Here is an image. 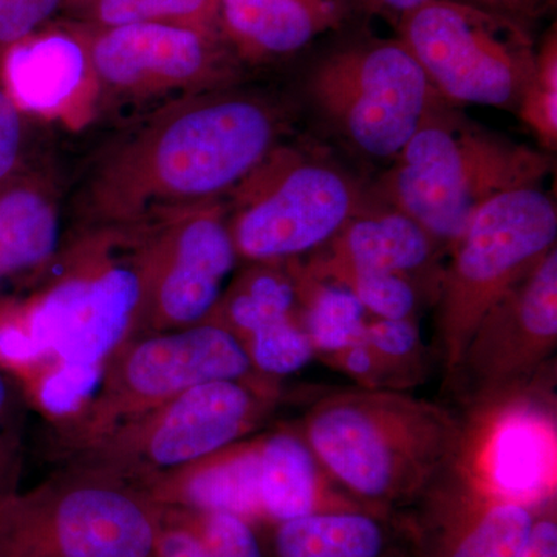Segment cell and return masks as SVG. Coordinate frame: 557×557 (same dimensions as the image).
<instances>
[{"label":"cell","mask_w":557,"mask_h":557,"mask_svg":"<svg viewBox=\"0 0 557 557\" xmlns=\"http://www.w3.org/2000/svg\"><path fill=\"white\" fill-rule=\"evenodd\" d=\"M148 225V284L134 336L208 321L239 263L225 200L183 209Z\"/></svg>","instance_id":"5bb4252c"},{"label":"cell","mask_w":557,"mask_h":557,"mask_svg":"<svg viewBox=\"0 0 557 557\" xmlns=\"http://www.w3.org/2000/svg\"><path fill=\"white\" fill-rule=\"evenodd\" d=\"M67 183L42 159L0 189V306L16 285H35L67 240Z\"/></svg>","instance_id":"e0dca14e"},{"label":"cell","mask_w":557,"mask_h":557,"mask_svg":"<svg viewBox=\"0 0 557 557\" xmlns=\"http://www.w3.org/2000/svg\"><path fill=\"white\" fill-rule=\"evenodd\" d=\"M5 75L14 97L30 113L62 108L90 81L79 33L53 22L7 54Z\"/></svg>","instance_id":"44dd1931"},{"label":"cell","mask_w":557,"mask_h":557,"mask_svg":"<svg viewBox=\"0 0 557 557\" xmlns=\"http://www.w3.org/2000/svg\"><path fill=\"white\" fill-rule=\"evenodd\" d=\"M160 512L135 487L65 468L0 497V557H153Z\"/></svg>","instance_id":"ba28073f"},{"label":"cell","mask_w":557,"mask_h":557,"mask_svg":"<svg viewBox=\"0 0 557 557\" xmlns=\"http://www.w3.org/2000/svg\"><path fill=\"white\" fill-rule=\"evenodd\" d=\"M249 361L259 375L281 381L309 366L314 358L313 344L299 318H287L242 341Z\"/></svg>","instance_id":"f1b7e54d"},{"label":"cell","mask_w":557,"mask_h":557,"mask_svg":"<svg viewBox=\"0 0 557 557\" xmlns=\"http://www.w3.org/2000/svg\"><path fill=\"white\" fill-rule=\"evenodd\" d=\"M519 557H557L556 497L549 498L537 508Z\"/></svg>","instance_id":"8d00e7d4"},{"label":"cell","mask_w":557,"mask_h":557,"mask_svg":"<svg viewBox=\"0 0 557 557\" xmlns=\"http://www.w3.org/2000/svg\"><path fill=\"white\" fill-rule=\"evenodd\" d=\"M445 248L405 212L381 203L348 220L325 247L313 255L357 269L384 271L413 278L437 299Z\"/></svg>","instance_id":"ac0fdd59"},{"label":"cell","mask_w":557,"mask_h":557,"mask_svg":"<svg viewBox=\"0 0 557 557\" xmlns=\"http://www.w3.org/2000/svg\"><path fill=\"white\" fill-rule=\"evenodd\" d=\"M260 438L233 443L168 475L146 491L157 507L230 512L267 525L260 502Z\"/></svg>","instance_id":"ffe728a7"},{"label":"cell","mask_w":557,"mask_h":557,"mask_svg":"<svg viewBox=\"0 0 557 557\" xmlns=\"http://www.w3.org/2000/svg\"><path fill=\"white\" fill-rule=\"evenodd\" d=\"M307 97L339 137L370 159L394 160L442 98L398 38L348 39L322 54Z\"/></svg>","instance_id":"8fae6325"},{"label":"cell","mask_w":557,"mask_h":557,"mask_svg":"<svg viewBox=\"0 0 557 557\" xmlns=\"http://www.w3.org/2000/svg\"><path fill=\"white\" fill-rule=\"evenodd\" d=\"M67 0H0V60L21 42L49 27Z\"/></svg>","instance_id":"d6a6232c"},{"label":"cell","mask_w":557,"mask_h":557,"mask_svg":"<svg viewBox=\"0 0 557 557\" xmlns=\"http://www.w3.org/2000/svg\"><path fill=\"white\" fill-rule=\"evenodd\" d=\"M557 348V247L494 304L446 379L469 417L530 395Z\"/></svg>","instance_id":"4fadbf2b"},{"label":"cell","mask_w":557,"mask_h":557,"mask_svg":"<svg viewBox=\"0 0 557 557\" xmlns=\"http://www.w3.org/2000/svg\"><path fill=\"white\" fill-rule=\"evenodd\" d=\"M212 0H67L57 22L108 30L149 22L211 25Z\"/></svg>","instance_id":"484cf974"},{"label":"cell","mask_w":557,"mask_h":557,"mask_svg":"<svg viewBox=\"0 0 557 557\" xmlns=\"http://www.w3.org/2000/svg\"><path fill=\"white\" fill-rule=\"evenodd\" d=\"M438 100L380 178L379 200L450 247L487 201L541 186L552 153L480 126Z\"/></svg>","instance_id":"277c9868"},{"label":"cell","mask_w":557,"mask_h":557,"mask_svg":"<svg viewBox=\"0 0 557 557\" xmlns=\"http://www.w3.org/2000/svg\"><path fill=\"white\" fill-rule=\"evenodd\" d=\"M311 276L346 288L372 318L417 319L423 296L431 295L413 278L384 271L357 269L318 255L300 259Z\"/></svg>","instance_id":"d4e9b609"},{"label":"cell","mask_w":557,"mask_h":557,"mask_svg":"<svg viewBox=\"0 0 557 557\" xmlns=\"http://www.w3.org/2000/svg\"><path fill=\"white\" fill-rule=\"evenodd\" d=\"M260 502L267 525L322 512L370 511L330 475L296 426L260 438Z\"/></svg>","instance_id":"d6986e66"},{"label":"cell","mask_w":557,"mask_h":557,"mask_svg":"<svg viewBox=\"0 0 557 557\" xmlns=\"http://www.w3.org/2000/svg\"><path fill=\"white\" fill-rule=\"evenodd\" d=\"M361 2L369 14H379V16L391 22L392 27H395L399 17L418 9L423 3L432 2V0H361ZM461 2L478 3V5L505 11V13L512 14V16L519 17V20L530 25L534 22L530 11L519 0H461Z\"/></svg>","instance_id":"d590c367"},{"label":"cell","mask_w":557,"mask_h":557,"mask_svg":"<svg viewBox=\"0 0 557 557\" xmlns=\"http://www.w3.org/2000/svg\"><path fill=\"white\" fill-rule=\"evenodd\" d=\"M362 339L386 366L395 391L418 386L428 372V348L417 319L372 318Z\"/></svg>","instance_id":"4316f807"},{"label":"cell","mask_w":557,"mask_h":557,"mask_svg":"<svg viewBox=\"0 0 557 557\" xmlns=\"http://www.w3.org/2000/svg\"><path fill=\"white\" fill-rule=\"evenodd\" d=\"M148 256L149 225L69 233L32 298L17 309L0 306L24 339L30 364L54 355L64 368L101 370L137 333Z\"/></svg>","instance_id":"3957f363"},{"label":"cell","mask_w":557,"mask_h":557,"mask_svg":"<svg viewBox=\"0 0 557 557\" xmlns=\"http://www.w3.org/2000/svg\"><path fill=\"white\" fill-rule=\"evenodd\" d=\"M22 409L21 388L0 366V497L20 487Z\"/></svg>","instance_id":"1f68e13d"},{"label":"cell","mask_w":557,"mask_h":557,"mask_svg":"<svg viewBox=\"0 0 557 557\" xmlns=\"http://www.w3.org/2000/svg\"><path fill=\"white\" fill-rule=\"evenodd\" d=\"M394 28L442 100L516 113L536 64L530 24L478 3L432 0Z\"/></svg>","instance_id":"30bf717a"},{"label":"cell","mask_w":557,"mask_h":557,"mask_svg":"<svg viewBox=\"0 0 557 557\" xmlns=\"http://www.w3.org/2000/svg\"><path fill=\"white\" fill-rule=\"evenodd\" d=\"M295 115L287 98L245 83L143 112L106 138L67 183L69 233L148 225L225 200L287 141Z\"/></svg>","instance_id":"6da1fadb"},{"label":"cell","mask_w":557,"mask_h":557,"mask_svg":"<svg viewBox=\"0 0 557 557\" xmlns=\"http://www.w3.org/2000/svg\"><path fill=\"white\" fill-rule=\"evenodd\" d=\"M299 434L370 511L410 507L460 457L463 420L401 391L341 388L311 403Z\"/></svg>","instance_id":"7a4b0ae2"},{"label":"cell","mask_w":557,"mask_h":557,"mask_svg":"<svg viewBox=\"0 0 557 557\" xmlns=\"http://www.w3.org/2000/svg\"><path fill=\"white\" fill-rule=\"evenodd\" d=\"M557 209L541 186L500 194L449 247L440 276L435 339L445 379L487 310L556 248Z\"/></svg>","instance_id":"52a82bcc"},{"label":"cell","mask_w":557,"mask_h":557,"mask_svg":"<svg viewBox=\"0 0 557 557\" xmlns=\"http://www.w3.org/2000/svg\"><path fill=\"white\" fill-rule=\"evenodd\" d=\"M225 205L237 258L247 263L307 258L372 208L338 161L288 139L231 190Z\"/></svg>","instance_id":"8992f818"},{"label":"cell","mask_w":557,"mask_h":557,"mask_svg":"<svg viewBox=\"0 0 557 557\" xmlns=\"http://www.w3.org/2000/svg\"><path fill=\"white\" fill-rule=\"evenodd\" d=\"M287 318H299L298 292L288 263H248L226 285L208 321L244 341Z\"/></svg>","instance_id":"603a6c76"},{"label":"cell","mask_w":557,"mask_h":557,"mask_svg":"<svg viewBox=\"0 0 557 557\" xmlns=\"http://www.w3.org/2000/svg\"><path fill=\"white\" fill-rule=\"evenodd\" d=\"M329 368L348 376L358 387L369 391H395L386 366L364 339L318 357Z\"/></svg>","instance_id":"836d02e7"},{"label":"cell","mask_w":557,"mask_h":557,"mask_svg":"<svg viewBox=\"0 0 557 557\" xmlns=\"http://www.w3.org/2000/svg\"><path fill=\"white\" fill-rule=\"evenodd\" d=\"M391 516L336 511L271 525L270 557H406Z\"/></svg>","instance_id":"7402d4cb"},{"label":"cell","mask_w":557,"mask_h":557,"mask_svg":"<svg viewBox=\"0 0 557 557\" xmlns=\"http://www.w3.org/2000/svg\"><path fill=\"white\" fill-rule=\"evenodd\" d=\"M278 383L259 376L200 384L57 453L67 468L145 494L180 469L255 434L276 409Z\"/></svg>","instance_id":"5b68a950"},{"label":"cell","mask_w":557,"mask_h":557,"mask_svg":"<svg viewBox=\"0 0 557 557\" xmlns=\"http://www.w3.org/2000/svg\"><path fill=\"white\" fill-rule=\"evenodd\" d=\"M38 134L32 113L14 97L0 60V189L20 178L44 157L39 156Z\"/></svg>","instance_id":"f546056e"},{"label":"cell","mask_w":557,"mask_h":557,"mask_svg":"<svg viewBox=\"0 0 557 557\" xmlns=\"http://www.w3.org/2000/svg\"><path fill=\"white\" fill-rule=\"evenodd\" d=\"M361 0H212L211 22L245 69L296 57L366 16Z\"/></svg>","instance_id":"2e32d148"},{"label":"cell","mask_w":557,"mask_h":557,"mask_svg":"<svg viewBox=\"0 0 557 557\" xmlns=\"http://www.w3.org/2000/svg\"><path fill=\"white\" fill-rule=\"evenodd\" d=\"M244 344L214 321L124 341L78 410L54 420L57 450L86 442L211 381L255 380Z\"/></svg>","instance_id":"9c48e42d"},{"label":"cell","mask_w":557,"mask_h":557,"mask_svg":"<svg viewBox=\"0 0 557 557\" xmlns=\"http://www.w3.org/2000/svg\"><path fill=\"white\" fill-rule=\"evenodd\" d=\"M72 27L83 39L90 79L101 100L153 109L245 83L247 69L211 25L149 22L108 30Z\"/></svg>","instance_id":"7c38bea8"},{"label":"cell","mask_w":557,"mask_h":557,"mask_svg":"<svg viewBox=\"0 0 557 557\" xmlns=\"http://www.w3.org/2000/svg\"><path fill=\"white\" fill-rule=\"evenodd\" d=\"M153 557H211V555L190 528L161 509Z\"/></svg>","instance_id":"e575fe53"},{"label":"cell","mask_w":557,"mask_h":557,"mask_svg":"<svg viewBox=\"0 0 557 557\" xmlns=\"http://www.w3.org/2000/svg\"><path fill=\"white\" fill-rule=\"evenodd\" d=\"M190 528L211 557H269L256 525L230 512L186 511L161 508Z\"/></svg>","instance_id":"4dcf8cb0"},{"label":"cell","mask_w":557,"mask_h":557,"mask_svg":"<svg viewBox=\"0 0 557 557\" xmlns=\"http://www.w3.org/2000/svg\"><path fill=\"white\" fill-rule=\"evenodd\" d=\"M519 2H522L530 11L531 16L534 17V21H537L555 5L556 0H519Z\"/></svg>","instance_id":"74e56055"},{"label":"cell","mask_w":557,"mask_h":557,"mask_svg":"<svg viewBox=\"0 0 557 557\" xmlns=\"http://www.w3.org/2000/svg\"><path fill=\"white\" fill-rule=\"evenodd\" d=\"M516 115L545 152L557 148V33L556 24L537 44L536 64L520 97Z\"/></svg>","instance_id":"83f0119b"},{"label":"cell","mask_w":557,"mask_h":557,"mask_svg":"<svg viewBox=\"0 0 557 557\" xmlns=\"http://www.w3.org/2000/svg\"><path fill=\"white\" fill-rule=\"evenodd\" d=\"M298 292L299 318L317 358L359 343L372 317L351 293L311 276L300 260L287 262Z\"/></svg>","instance_id":"cb8c5ba5"},{"label":"cell","mask_w":557,"mask_h":557,"mask_svg":"<svg viewBox=\"0 0 557 557\" xmlns=\"http://www.w3.org/2000/svg\"><path fill=\"white\" fill-rule=\"evenodd\" d=\"M541 505L498 493L457 458L410 505L406 536L413 557H519Z\"/></svg>","instance_id":"9a60e30c"}]
</instances>
